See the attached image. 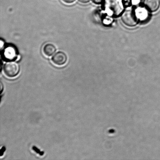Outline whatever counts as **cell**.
<instances>
[{"label":"cell","instance_id":"9c48e42d","mask_svg":"<svg viewBox=\"0 0 160 160\" xmlns=\"http://www.w3.org/2000/svg\"><path fill=\"white\" fill-rule=\"evenodd\" d=\"M4 41H3L2 40H1V50H2V48H4Z\"/></svg>","mask_w":160,"mask_h":160},{"label":"cell","instance_id":"3957f363","mask_svg":"<svg viewBox=\"0 0 160 160\" xmlns=\"http://www.w3.org/2000/svg\"><path fill=\"white\" fill-rule=\"evenodd\" d=\"M68 57L67 54L62 51H59L55 53L51 58L52 62L55 65L61 66L67 63Z\"/></svg>","mask_w":160,"mask_h":160},{"label":"cell","instance_id":"52a82bcc","mask_svg":"<svg viewBox=\"0 0 160 160\" xmlns=\"http://www.w3.org/2000/svg\"><path fill=\"white\" fill-rule=\"evenodd\" d=\"M64 3L66 4H72L74 3L76 0H62Z\"/></svg>","mask_w":160,"mask_h":160},{"label":"cell","instance_id":"ba28073f","mask_svg":"<svg viewBox=\"0 0 160 160\" xmlns=\"http://www.w3.org/2000/svg\"><path fill=\"white\" fill-rule=\"evenodd\" d=\"M90 1V0H78L79 2L82 3V4H86V3L89 2Z\"/></svg>","mask_w":160,"mask_h":160},{"label":"cell","instance_id":"5b68a950","mask_svg":"<svg viewBox=\"0 0 160 160\" xmlns=\"http://www.w3.org/2000/svg\"><path fill=\"white\" fill-rule=\"evenodd\" d=\"M57 49L54 44L51 43L46 44L43 46V54L47 57H51L56 53Z\"/></svg>","mask_w":160,"mask_h":160},{"label":"cell","instance_id":"8992f818","mask_svg":"<svg viewBox=\"0 0 160 160\" xmlns=\"http://www.w3.org/2000/svg\"><path fill=\"white\" fill-rule=\"evenodd\" d=\"M160 0H147L146 6L149 10L155 12L159 8Z\"/></svg>","mask_w":160,"mask_h":160},{"label":"cell","instance_id":"30bf717a","mask_svg":"<svg viewBox=\"0 0 160 160\" xmlns=\"http://www.w3.org/2000/svg\"></svg>","mask_w":160,"mask_h":160},{"label":"cell","instance_id":"7a4b0ae2","mask_svg":"<svg viewBox=\"0 0 160 160\" xmlns=\"http://www.w3.org/2000/svg\"><path fill=\"white\" fill-rule=\"evenodd\" d=\"M122 22L126 26L130 27L136 26L138 23V18L135 13L132 11H125L122 14Z\"/></svg>","mask_w":160,"mask_h":160},{"label":"cell","instance_id":"6da1fadb","mask_svg":"<svg viewBox=\"0 0 160 160\" xmlns=\"http://www.w3.org/2000/svg\"><path fill=\"white\" fill-rule=\"evenodd\" d=\"M3 71L8 77H15L20 72V65L16 61H9L4 64Z\"/></svg>","mask_w":160,"mask_h":160},{"label":"cell","instance_id":"277c9868","mask_svg":"<svg viewBox=\"0 0 160 160\" xmlns=\"http://www.w3.org/2000/svg\"><path fill=\"white\" fill-rule=\"evenodd\" d=\"M3 56L5 58L9 61H13L14 59H17L18 57L15 48L11 45L4 48Z\"/></svg>","mask_w":160,"mask_h":160}]
</instances>
